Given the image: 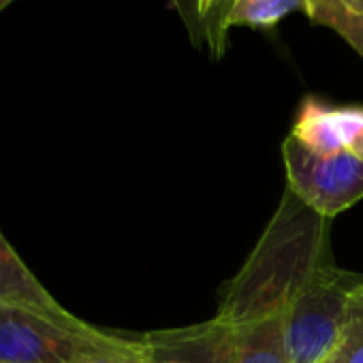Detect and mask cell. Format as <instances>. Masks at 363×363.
<instances>
[{"label": "cell", "instance_id": "cell-9", "mask_svg": "<svg viewBox=\"0 0 363 363\" xmlns=\"http://www.w3.org/2000/svg\"><path fill=\"white\" fill-rule=\"evenodd\" d=\"M308 0H235L229 16V28H272L295 11L306 13Z\"/></svg>", "mask_w": 363, "mask_h": 363}, {"label": "cell", "instance_id": "cell-15", "mask_svg": "<svg viewBox=\"0 0 363 363\" xmlns=\"http://www.w3.org/2000/svg\"><path fill=\"white\" fill-rule=\"evenodd\" d=\"M340 3H342L346 9H350L352 13H357V16L363 18V0H340Z\"/></svg>", "mask_w": 363, "mask_h": 363}, {"label": "cell", "instance_id": "cell-10", "mask_svg": "<svg viewBox=\"0 0 363 363\" xmlns=\"http://www.w3.org/2000/svg\"><path fill=\"white\" fill-rule=\"evenodd\" d=\"M325 363H363V284L352 297L340 340Z\"/></svg>", "mask_w": 363, "mask_h": 363}, {"label": "cell", "instance_id": "cell-5", "mask_svg": "<svg viewBox=\"0 0 363 363\" xmlns=\"http://www.w3.org/2000/svg\"><path fill=\"white\" fill-rule=\"evenodd\" d=\"M289 137L314 154L352 152L363 156V107L329 105L306 96L295 113Z\"/></svg>", "mask_w": 363, "mask_h": 363}, {"label": "cell", "instance_id": "cell-14", "mask_svg": "<svg viewBox=\"0 0 363 363\" xmlns=\"http://www.w3.org/2000/svg\"><path fill=\"white\" fill-rule=\"evenodd\" d=\"M156 361H158V352L152 346L145 352H137V354H116V357H99V359L86 361V363H156Z\"/></svg>", "mask_w": 363, "mask_h": 363}, {"label": "cell", "instance_id": "cell-4", "mask_svg": "<svg viewBox=\"0 0 363 363\" xmlns=\"http://www.w3.org/2000/svg\"><path fill=\"white\" fill-rule=\"evenodd\" d=\"M282 160L286 186L329 220L363 199V156L352 152L314 154L286 135Z\"/></svg>", "mask_w": 363, "mask_h": 363}, {"label": "cell", "instance_id": "cell-6", "mask_svg": "<svg viewBox=\"0 0 363 363\" xmlns=\"http://www.w3.org/2000/svg\"><path fill=\"white\" fill-rule=\"evenodd\" d=\"M0 306L20 308L65 323L79 320V316L67 310L39 282V278L28 269V265L20 259L3 233H0Z\"/></svg>", "mask_w": 363, "mask_h": 363}, {"label": "cell", "instance_id": "cell-3", "mask_svg": "<svg viewBox=\"0 0 363 363\" xmlns=\"http://www.w3.org/2000/svg\"><path fill=\"white\" fill-rule=\"evenodd\" d=\"M361 284L363 276L342 269L333 261V252L310 269L289 318V363H325L329 359Z\"/></svg>", "mask_w": 363, "mask_h": 363}, {"label": "cell", "instance_id": "cell-13", "mask_svg": "<svg viewBox=\"0 0 363 363\" xmlns=\"http://www.w3.org/2000/svg\"><path fill=\"white\" fill-rule=\"evenodd\" d=\"M171 5L179 13L182 22L186 26L191 43L201 50L206 45V30H203V20H201V9L199 0H171Z\"/></svg>", "mask_w": 363, "mask_h": 363}, {"label": "cell", "instance_id": "cell-2", "mask_svg": "<svg viewBox=\"0 0 363 363\" xmlns=\"http://www.w3.org/2000/svg\"><path fill=\"white\" fill-rule=\"evenodd\" d=\"M150 348L145 335H124L82 318L65 323L0 306V361L7 363H86Z\"/></svg>", "mask_w": 363, "mask_h": 363}, {"label": "cell", "instance_id": "cell-8", "mask_svg": "<svg viewBox=\"0 0 363 363\" xmlns=\"http://www.w3.org/2000/svg\"><path fill=\"white\" fill-rule=\"evenodd\" d=\"M306 16L337 33L363 58V18L346 9L340 0H308Z\"/></svg>", "mask_w": 363, "mask_h": 363}, {"label": "cell", "instance_id": "cell-7", "mask_svg": "<svg viewBox=\"0 0 363 363\" xmlns=\"http://www.w3.org/2000/svg\"><path fill=\"white\" fill-rule=\"evenodd\" d=\"M147 342L156 348V363H206L201 323L145 333Z\"/></svg>", "mask_w": 363, "mask_h": 363}, {"label": "cell", "instance_id": "cell-12", "mask_svg": "<svg viewBox=\"0 0 363 363\" xmlns=\"http://www.w3.org/2000/svg\"><path fill=\"white\" fill-rule=\"evenodd\" d=\"M206 363H231V342L225 325L214 316L201 323Z\"/></svg>", "mask_w": 363, "mask_h": 363}, {"label": "cell", "instance_id": "cell-11", "mask_svg": "<svg viewBox=\"0 0 363 363\" xmlns=\"http://www.w3.org/2000/svg\"><path fill=\"white\" fill-rule=\"evenodd\" d=\"M235 7V0H199L206 45L214 58H220L227 50L229 16Z\"/></svg>", "mask_w": 363, "mask_h": 363}, {"label": "cell", "instance_id": "cell-1", "mask_svg": "<svg viewBox=\"0 0 363 363\" xmlns=\"http://www.w3.org/2000/svg\"><path fill=\"white\" fill-rule=\"evenodd\" d=\"M331 252V220L286 186L259 242L223 289L216 318L229 333L231 363H289L295 295L310 269Z\"/></svg>", "mask_w": 363, "mask_h": 363}, {"label": "cell", "instance_id": "cell-17", "mask_svg": "<svg viewBox=\"0 0 363 363\" xmlns=\"http://www.w3.org/2000/svg\"><path fill=\"white\" fill-rule=\"evenodd\" d=\"M0 363H7V361H0Z\"/></svg>", "mask_w": 363, "mask_h": 363}, {"label": "cell", "instance_id": "cell-16", "mask_svg": "<svg viewBox=\"0 0 363 363\" xmlns=\"http://www.w3.org/2000/svg\"><path fill=\"white\" fill-rule=\"evenodd\" d=\"M11 3H13V0H0V11H5V7L11 5Z\"/></svg>", "mask_w": 363, "mask_h": 363}]
</instances>
